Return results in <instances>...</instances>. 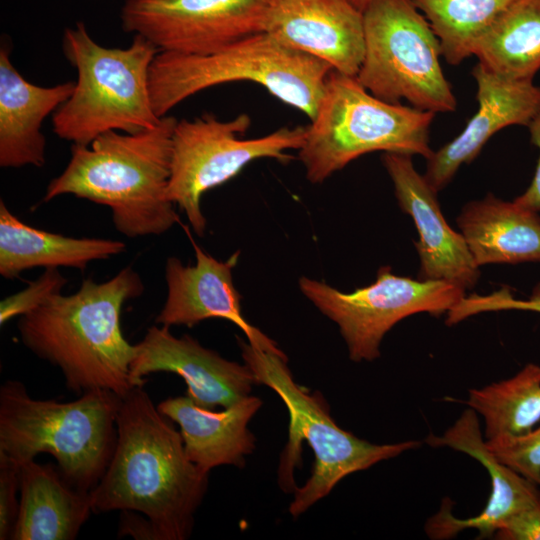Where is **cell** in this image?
I'll return each mask as SVG.
<instances>
[{"instance_id":"6da1fadb","label":"cell","mask_w":540,"mask_h":540,"mask_svg":"<svg viewBox=\"0 0 540 540\" xmlns=\"http://www.w3.org/2000/svg\"><path fill=\"white\" fill-rule=\"evenodd\" d=\"M143 386L121 397L110 462L90 491L95 513H141L157 540H184L208 488L209 473L185 452L180 431Z\"/></svg>"},{"instance_id":"7a4b0ae2","label":"cell","mask_w":540,"mask_h":540,"mask_svg":"<svg viewBox=\"0 0 540 540\" xmlns=\"http://www.w3.org/2000/svg\"><path fill=\"white\" fill-rule=\"evenodd\" d=\"M143 291L130 266L102 283L87 278L77 292L60 293L20 316L19 336L31 352L61 370L70 390L106 389L122 397L134 388L135 346L122 334L120 315L124 303Z\"/></svg>"},{"instance_id":"3957f363","label":"cell","mask_w":540,"mask_h":540,"mask_svg":"<svg viewBox=\"0 0 540 540\" xmlns=\"http://www.w3.org/2000/svg\"><path fill=\"white\" fill-rule=\"evenodd\" d=\"M176 123L166 115L137 133L108 131L88 146L73 144L66 168L50 181L43 200L71 194L106 205L117 231L129 238L168 231L179 222L166 199Z\"/></svg>"},{"instance_id":"277c9868","label":"cell","mask_w":540,"mask_h":540,"mask_svg":"<svg viewBox=\"0 0 540 540\" xmlns=\"http://www.w3.org/2000/svg\"><path fill=\"white\" fill-rule=\"evenodd\" d=\"M244 363L257 384L272 389L289 412V440L278 470L281 488L294 490L293 517L326 497L346 476L421 446L417 440L374 444L339 427L323 396L299 385L287 357L260 350L237 337Z\"/></svg>"},{"instance_id":"5b68a950","label":"cell","mask_w":540,"mask_h":540,"mask_svg":"<svg viewBox=\"0 0 540 540\" xmlns=\"http://www.w3.org/2000/svg\"><path fill=\"white\" fill-rule=\"evenodd\" d=\"M120 402L106 389L70 402L35 399L22 382L8 380L0 388V455L21 466L49 453L69 483L90 492L114 452Z\"/></svg>"},{"instance_id":"8992f818","label":"cell","mask_w":540,"mask_h":540,"mask_svg":"<svg viewBox=\"0 0 540 540\" xmlns=\"http://www.w3.org/2000/svg\"><path fill=\"white\" fill-rule=\"evenodd\" d=\"M331 70L327 62L260 32L204 55L159 51L150 68V97L162 118L204 89L249 81L312 120Z\"/></svg>"},{"instance_id":"52a82bcc","label":"cell","mask_w":540,"mask_h":540,"mask_svg":"<svg viewBox=\"0 0 540 540\" xmlns=\"http://www.w3.org/2000/svg\"><path fill=\"white\" fill-rule=\"evenodd\" d=\"M62 48L77 71L73 93L52 117L54 133L88 146L108 131L137 133L161 120L153 110L149 75L158 48L134 34L127 48L97 43L83 22L65 29Z\"/></svg>"},{"instance_id":"ba28073f","label":"cell","mask_w":540,"mask_h":540,"mask_svg":"<svg viewBox=\"0 0 540 540\" xmlns=\"http://www.w3.org/2000/svg\"><path fill=\"white\" fill-rule=\"evenodd\" d=\"M435 114L371 94L356 76L331 70L298 150L309 182L319 184L360 156L375 152L426 160Z\"/></svg>"},{"instance_id":"9c48e42d","label":"cell","mask_w":540,"mask_h":540,"mask_svg":"<svg viewBox=\"0 0 540 540\" xmlns=\"http://www.w3.org/2000/svg\"><path fill=\"white\" fill-rule=\"evenodd\" d=\"M364 55L356 75L374 96L414 108L453 112L457 100L441 65V47L412 0H372L363 11Z\"/></svg>"},{"instance_id":"30bf717a","label":"cell","mask_w":540,"mask_h":540,"mask_svg":"<svg viewBox=\"0 0 540 540\" xmlns=\"http://www.w3.org/2000/svg\"><path fill=\"white\" fill-rule=\"evenodd\" d=\"M250 125L247 114L228 121L208 114L177 120L166 199L179 206L199 236L206 230L200 207L204 193L228 182L257 159L288 163L292 160L289 151L299 150L304 142L303 126L282 127L258 138L241 139L239 136Z\"/></svg>"},{"instance_id":"8fae6325","label":"cell","mask_w":540,"mask_h":540,"mask_svg":"<svg viewBox=\"0 0 540 540\" xmlns=\"http://www.w3.org/2000/svg\"><path fill=\"white\" fill-rule=\"evenodd\" d=\"M299 288L337 324L354 362L377 359L384 336L401 320L417 313L440 316L466 296L453 283L396 275L390 266H382L373 283L350 293L304 276Z\"/></svg>"},{"instance_id":"7c38bea8","label":"cell","mask_w":540,"mask_h":540,"mask_svg":"<svg viewBox=\"0 0 540 540\" xmlns=\"http://www.w3.org/2000/svg\"><path fill=\"white\" fill-rule=\"evenodd\" d=\"M269 0H125V32L159 51L204 55L265 32Z\"/></svg>"},{"instance_id":"4fadbf2b","label":"cell","mask_w":540,"mask_h":540,"mask_svg":"<svg viewBox=\"0 0 540 540\" xmlns=\"http://www.w3.org/2000/svg\"><path fill=\"white\" fill-rule=\"evenodd\" d=\"M170 327H150L135 344L131 364L134 387L143 386L145 376L170 372L182 377L186 396L207 409L229 407L250 395L256 378L248 365L222 357L189 335L176 337Z\"/></svg>"},{"instance_id":"5bb4252c","label":"cell","mask_w":540,"mask_h":540,"mask_svg":"<svg viewBox=\"0 0 540 540\" xmlns=\"http://www.w3.org/2000/svg\"><path fill=\"white\" fill-rule=\"evenodd\" d=\"M382 164L394 186L400 209L411 216L419 234L414 243L420 259L418 278L443 280L472 289L480 277L479 268L460 232L445 220L437 192L417 172L412 155L385 152Z\"/></svg>"},{"instance_id":"9a60e30c","label":"cell","mask_w":540,"mask_h":540,"mask_svg":"<svg viewBox=\"0 0 540 540\" xmlns=\"http://www.w3.org/2000/svg\"><path fill=\"white\" fill-rule=\"evenodd\" d=\"M196 264L185 266L176 257L165 264L167 298L155 319L164 326L193 327L201 321L219 318L235 324L254 347L286 356L276 342L251 325L242 315L241 296L233 283L232 271L239 252L225 261L209 255L191 239Z\"/></svg>"},{"instance_id":"2e32d148","label":"cell","mask_w":540,"mask_h":540,"mask_svg":"<svg viewBox=\"0 0 540 540\" xmlns=\"http://www.w3.org/2000/svg\"><path fill=\"white\" fill-rule=\"evenodd\" d=\"M265 32L343 74L356 76L363 60V12L350 0H269Z\"/></svg>"},{"instance_id":"e0dca14e","label":"cell","mask_w":540,"mask_h":540,"mask_svg":"<svg viewBox=\"0 0 540 540\" xmlns=\"http://www.w3.org/2000/svg\"><path fill=\"white\" fill-rule=\"evenodd\" d=\"M478 110L462 132L427 159L425 179L438 193L462 164L471 163L487 141L501 129L527 127L540 114V86L533 81L511 80L477 63L473 70Z\"/></svg>"},{"instance_id":"ac0fdd59","label":"cell","mask_w":540,"mask_h":540,"mask_svg":"<svg viewBox=\"0 0 540 540\" xmlns=\"http://www.w3.org/2000/svg\"><path fill=\"white\" fill-rule=\"evenodd\" d=\"M426 442L433 447L447 446L478 460L488 471L491 493L485 508L476 516L456 518L450 503H442L425 530L432 539H449L465 529H476L479 538H491L510 516L540 499L539 486L501 463L489 450L478 414L468 408L442 436L430 434Z\"/></svg>"},{"instance_id":"d6986e66","label":"cell","mask_w":540,"mask_h":540,"mask_svg":"<svg viewBox=\"0 0 540 540\" xmlns=\"http://www.w3.org/2000/svg\"><path fill=\"white\" fill-rule=\"evenodd\" d=\"M75 82L50 87L27 81L14 67L10 49H0V166L42 167L46 139L41 132L44 119L68 100Z\"/></svg>"},{"instance_id":"ffe728a7","label":"cell","mask_w":540,"mask_h":540,"mask_svg":"<svg viewBox=\"0 0 540 540\" xmlns=\"http://www.w3.org/2000/svg\"><path fill=\"white\" fill-rule=\"evenodd\" d=\"M262 404L250 394L216 411L198 406L188 396H177L163 400L157 408L179 425L187 457L209 473L222 465L245 466L246 457L256 449L248 424Z\"/></svg>"},{"instance_id":"44dd1931","label":"cell","mask_w":540,"mask_h":540,"mask_svg":"<svg viewBox=\"0 0 540 540\" xmlns=\"http://www.w3.org/2000/svg\"><path fill=\"white\" fill-rule=\"evenodd\" d=\"M19 492L11 540H73L93 512L90 492L74 487L58 467L34 459L20 466Z\"/></svg>"},{"instance_id":"7402d4cb","label":"cell","mask_w":540,"mask_h":540,"mask_svg":"<svg viewBox=\"0 0 540 540\" xmlns=\"http://www.w3.org/2000/svg\"><path fill=\"white\" fill-rule=\"evenodd\" d=\"M457 225L478 267L540 262V215L489 193L462 207Z\"/></svg>"},{"instance_id":"603a6c76","label":"cell","mask_w":540,"mask_h":540,"mask_svg":"<svg viewBox=\"0 0 540 540\" xmlns=\"http://www.w3.org/2000/svg\"><path fill=\"white\" fill-rule=\"evenodd\" d=\"M125 248L118 240L75 238L34 228L0 201V274L5 279L19 278L34 267L84 270L90 262L121 254Z\"/></svg>"},{"instance_id":"cb8c5ba5","label":"cell","mask_w":540,"mask_h":540,"mask_svg":"<svg viewBox=\"0 0 540 540\" xmlns=\"http://www.w3.org/2000/svg\"><path fill=\"white\" fill-rule=\"evenodd\" d=\"M473 55L496 75L533 81L540 70V0H513L478 40Z\"/></svg>"},{"instance_id":"d4e9b609","label":"cell","mask_w":540,"mask_h":540,"mask_svg":"<svg viewBox=\"0 0 540 540\" xmlns=\"http://www.w3.org/2000/svg\"><path fill=\"white\" fill-rule=\"evenodd\" d=\"M465 404L484 421V438L519 436L540 421V365L528 363L514 376L472 389Z\"/></svg>"},{"instance_id":"484cf974","label":"cell","mask_w":540,"mask_h":540,"mask_svg":"<svg viewBox=\"0 0 540 540\" xmlns=\"http://www.w3.org/2000/svg\"><path fill=\"white\" fill-rule=\"evenodd\" d=\"M437 36L451 65L473 55L478 40L513 0H412Z\"/></svg>"},{"instance_id":"4316f807","label":"cell","mask_w":540,"mask_h":540,"mask_svg":"<svg viewBox=\"0 0 540 540\" xmlns=\"http://www.w3.org/2000/svg\"><path fill=\"white\" fill-rule=\"evenodd\" d=\"M498 461L540 487V426L519 436L486 440Z\"/></svg>"},{"instance_id":"83f0119b","label":"cell","mask_w":540,"mask_h":540,"mask_svg":"<svg viewBox=\"0 0 540 540\" xmlns=\"http://www.w3.org/2000/svg\"><path fill=\"white\" fill-rule=\"evenodd\" d=\"M68 280L58 268L45 271L20 292L6 297L0 303V324L4 325L16 316H23L61 293Z\"/></svg>"},{"instance_id":"f1b7e54d","label":"cell","mask_w":540,"mask_h":540,"mask_svg":"<svg viewBox=\"0 0 540 540\" xmlns=\"http://www.w3.org/2000/svg\"><path fill=\"white\" fill-rule=\"evenodd\" d=\"M501 310H523L540 313V283H538L527 300L514 297L510 287H502L488 295L472 294L465 296L456 306L455 314L460 320L482 312Z\"/></svg>"},{"instance_id":"f546056e","label":"cell","mask_w":540,"mask_h":540,"mask_svg":"<svg viewBox=\"0 0 540 540\" xmlns=\"http://www.w3.org/2000/svg\"><path fill=\"white\" fill-rule=\"evenodd\" d=\"M20 466L0 455V539H11L14 532L20 502Z\"/></svg>"},{"instance_id":"4dcf8cb0","label":"cell","mask_w":540,"mask_h":540,"mask_svg":"<svg viewBox=\"0 0 540 540\" xmlns=\"http://www.w3.org/2000/svg\"><path fill=\"white\" fill-rule=\"evenodd\" d=\"M493 537L500 540H540V499L505 520Z\"/></svg>"},{"instance_id":"1f68e13d","label":"cell","mask_w":540,"mask_h":540,"mask_svg":"<svg viewBox=\"0 0 540 540\" xmlns=\"http://www.w3.org/2000/svg\"><path fill=\"white\" fill-rule=\"evenodd\" d=\"M530 141L539 149V158L533 179L526 191L515 198L518 205L534 212H540V114L527 126Z\"/></svg>"},{"instance_id":"d6a6232c","label":"cell","mask_w":540,"mask_h":540,"mask_svg":"<svg viewBox=\"0 0 540 540\" xmlns=\"http://www.w3.org/2000/svg\"><path fill=\"white\" fill-rule=\"evenodd\" d=\"M120 533L131 535L136 539L157 540L151 523L146 518L140 517L133 511H121Z\"/></svg>"},{"instance_id":"836d02e7","label":"cell","mask_w":540,"mask_h":540,"mask_svg":"<svg viewBox=\"0 0 540 540\" xmlns=\"http://www.w3.org/2000/svg\"><path fill=\"white\" fill-rule=\"evenodd\" d=\"M372 0H350V2L363 12Z\"/></svg>"}]
</instances>
